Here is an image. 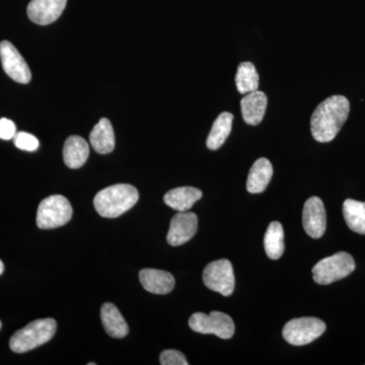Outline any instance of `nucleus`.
<instances>
[{
  "mask_svg": "<svg viewBox=\"0 0 365 365\" xmlns=\"http://www.w3.org/2000/svg\"><path fill=\"white\" fill-rule=\"evenodd\" d=\"M349 113L350 103L347 98L332 96L326 98L312 115V135L318 143H331L347 121Z\"/></svg>",
  "mask_w": 365,
  "mask_h": 365,
  "instance_id": "nucleus-1",
  "label": "nucleus"
},
{
  "mask_svg": "<svg viewBox=\"0 0 365 365\" xmlns=\"http://www.w3.org/2000/svg\"><path fill=\"white\" fill-rule=\"evenodd\" d=\"M139 199L135 187L117 184L101 190L93 199L97 212L103 217L116 218L133 207Z\"/></svg>",
  "mask_w": 365,
  "mask_h": 365,
  "instance_id": "nucleus-2",
  "label": "nucleus"
},
{
  "mask_svg": "<svg viewBox=\"0 0 365 365\" xmlns=\"http://www.w3.org/2000/svg\"><path fill=\"white\" fill-rule=\"evenodd\" d=\"M56 321L53 319H36L14 334L9 347L16 353H25L49 342L56 333Z\"/></svg>",
  "mask_w": 365,
  "mask_h": 365,
  "instance_id": "nucleus-3",
  "label": "nucleus"
},
{
  "mask_svg": "<svg viewBox=\"0 0 365 365\" xmlns=\"http://www.w3.org/2000/svg\"><path fill=\"white\" fill-rule=\"evenodd\" d=\"M354 270L355 261L351 255L339 252L314 266V280L319 285H328L347 277Z\"/></svg>",
  "mask_w": 365,
  "mask_h": 365,
  "instance_id": "nucleus-4",
  "label": "nucleus"
},
{
  "mask_svg": "<svg viewBox=\"0 0 365 365\" xmlns=\"http://www.w3.org/2000/svg\"><path fill=\"white\" fill-rule=\"evenodd\" d=\"M72 206L64 196L52 195L40 203L37 211V225L41 230L63 227L71 220Z\"/></svg>",
  "mask_w": 365,
  "mask_h": 365,
  "instance_id": "nucleus-5",
  "label": "nucleus"
},
{
  "mask_svg": "<svg viewBox=\"0 0 365 365\" xmlns=\"http://www.w3.org/2000/svg\"><path fill=\"white\" fill-rule=\"evenodd\" d=\"M326 331V324L322 319L306 317L290 319L282 331L283 337L289 344L304 346L318 339Z\"/></svg>",
  "mask_w": 365,
  "mask_h": 365,
  "instance_id": "nucleus-6",
  "label": "nucleus"
},
{
  "mask_svg": "<svg viewBox=\"0 0 365 365\" xmlns=\"http://www.w3.org/2000/svg\"><path fill=\"white\" fill-rule=\"evenodd\" d=\"M189 327L194 332L213 334L222 339H230L235 334L232 319L222 312H212L209 314L195 313L189 319Z\"/></svg>",
  "mask_w": 365,
  "mask_h": 365,
  "instance_id": "nucleus-7",
  "label": "nucleus"
},
{
  "mask_svg": "<svg viewBox=\"0 0 365 365\" xmlns=\"http://www.w3.org/2000/svg\"><path fill=\"white\" fill-rule=\"evenodd\" d=\"M203 282L213 292L230 297L234 292L235 278L232 262L227 259L213 261L203 271Z\"/></svg>",
  "mask_w": 365,
  "mask_h": 365,
  "instance_id": "nucleus-8",
  "label": "nucleus"
},
{
  "mask_svg": "<svg viewBox=\"0 0 365 365\" xmlns=\"http://www.w3.org/2000/svg\"><path fill=\"white\" fill-rule=\"evenodd\" d=\"M0 59L2 68L9 78L24 85L30 83L32 79L30 67L18 49L9 41L0 43Z\"/></svg>",
  "mask_w": 365,
  "mask_h": 365,
  "instance_id": "nucleus-9",
  "label": "nucleus"
},
{
  "mask_svg": "<svg viewBox=\"0 0 365 365\" xmlns=\"http://www.w3.org/2000/svg\"><path fill=\"white\" fill-rule=\"evenodd\" d=\"M302 225L304 230L313 239H321L327 228L326 209L319 197L307 199L302 211Z\"/></svg>",
  "mask_w": 365,
  "mask_h": 365,
  "instance_id": "nucleus-10",
  "label": "nucleus"
},
{
  "mask_svg": "<svg viewBox=\"0 0 365 365\" xmlns=\"http://www.w3.org/2000/svg\"><path fill=\"white\" fill-rule=\"evenodd\" d=\"M198 230V218L195 213L178 212L170 220L167 241L173 247L181 246L189 242Z\"/></svg>",
  "mask_w": 365,
  "mask_h": 365,
  "instance_id": "nucleus-11",
  "label": "nucleus"
},
{
  "mask_svg": "<svg viewBox=\"0 0 365 365\" xmlns=\"http://www.w3.org/2000/svg\"><path fill=\"white\" fill-rule=\"evenodd\" d=\"M67 0H32L28 6V16L40 26L50 25L58 20L66 6Z\"/></svg>",
  "mask_w": 365,
  "mask_h": 365,
  "instance_id": "nucleus-12",
  "label": "nucleus"
},
{
  "mask_svg": "<svg viewBox=\"0 0 365 365\" xmlns=\"http://www.w3.org/2000/svg\"><path fill=\"white\" fill-rule=\"evenodd\" d=\"M267 105L268 98L263 91L247 93L241 101L242 119L252 126L260 124L265 116Z\"/></svg>",
  "mask_w": 365,
  "mask_h": 365,
  "instance_id": "nucleus-13",
  "label": "nucleus"
},
{
  "mask_svg": "<svg viewBox=\"0 0 365 365\" xmlns=\"http://www.w3.org/2000/svg\"><path fill=\"white\" fill-rule=\"evenodd\" d=\"M139 280L146 292L155 294H168L174 289L175 278L167 271L158 269H143Z\"/></svg>",
  "mask_w": 365,
  "mask_h": 365,
  "instance_id": "nucleus-14",
  "label": "nucleus"
},
{
  "mask_svg": "<svg viewBox=\"0 0 365 365\" xmlns=\"http://www.w3.org/2000/svg\"><path fill=\"white\" fill-rule=\"evenodd\" d=\"M201 198L202 192L200 190L194 187H179L167 192L163 196V201L178 212H186Z\"/></svg>",
  "mask_w": 365,
  "mask_h": 365,
  "instance_id": "nucleus-15",
  "label": "nucleus"
},
{
  "mask_svg": "<svg viewBox=\"0 0 365 365\" xmlns=\"http://www.w3.org/2000/svg\"><path fill=\"white\" fill-rule=\"evenodd\" d=\"M273 176V167L270 160L265 158H259L250 170L247 190L252 194L265 191Z\"/></svg>",
  "mask_w": 365,
  "mask_h": 365,
  "instance_id": "nucleus-16",
  "label": "nucleus"
},
{
  "mask_svg": "<svg viewBox=\"0 0 365 365\" xmlns=\"http://www.w3.org/2000/svg\"><path fill=\"white\" fill-rule=\"evenodd\" d=\"M90 148L85 138L72 135L66 139L63 146V160L71 169H79L88 160Z\"/></svg>",
  "mask_w": 365,
  "mask_h": 365,
  "instance_id": "nucleus-17",
  "label": "nucleus"
},
{
  "mask_svg": "<svg viewBox=\"0 0 365 365\" xmlns=\"http://www.w3.org/2000/svg\"><path fill=\"white\" fill-rule=\"evenodd\" d=\"M91 145L100 155L111 153L115 148V134L111 122L107 118H102L95 125L90 135Z\"/></svg>",
  "mask_w": 365,
  "mask_h": 365,
  "instance_id": "nucleus-18",
  "label": "nucleus"
},
{
  "mask_svg": "<svg viewBox=\"0 0 365 365\" xmlns=\"http://www.w3.org/2000/svg\"><path fill=\"white\" fill-rule=\"evenodd\" d=\"M101 319L106 332L113 338H124L128 335L129 327L115 304L106 302L101 309Z\"/></svg>",
  "mask_w": 365,
  "mask_h": 365,
  "instance_id": "nucleus-19",
  "label": "nucleus"
},
{
  "mask_svg": "<svg viewBox=\"0 0 365 365\" xmlns=\"http://www.w3.org/2000/svg\"><path fill=\"white\" fill-rule=\"evenodd\" d=\"M234 115L223 112L216 118L210 133H209L206 145L210 150H217L225 144L232 128Z\"/></svg>",
  "mask_w": 365,
  "mask_h": 365,
  "instance_id": "nucleus-20",
  "label": "nucleus"
},
{
  "mask_svg": "<svg viewBox=\"0 0 365 365\" xmlns=\"http://www.w3.org/2000/svg\"><path fill=\"white\" fill-rule=\"evenodd\" d=\"M343 215L352 232L365 235V202L346 199L343 203Z\"/></svg>",
  "mask_w": 365,
  "mask_h": 365,
  "instance_id": "nucleus-21",
  "label": "nucleus"
},
{
  "mask_svg": "<svg viewBox=\"0 0 365 365\" xmlns=\"http://www.w3.org/2000/svg\"><path fill=\"white\" fill-rule=\"evenodd\" d=\"M266 254L272 260H278L284 253V230L280 222L270 223L264 237Z\"/></svg>",
  "mask_w": 365,
  "mask_h": 365,
  "instance_id": "nucleus-22",
  "label": "nucleus"
},
{
  "mask_svg": "<svg viewBox=\"0 0 365 365\" xmlns=\"http://www.w3.org/2000/svg\"><path fill=\"white\" fill-rule=\"evenodd\" d=\"M235 85H237V91L242 95L258 91L259 74L252 62H242L237 67Z\"/></svg>",
  "mask_w": 365,
  "mask_h": 365,
  "instance_id": "nucleus-23",
  "label": "nucleus"
},
{
  "mask_svg": "<svg viewBox=\"0 0 365 365\" xmlns=\"http://www.w3.org/2000/svg\"><path fill=\"white\" fill-rule=\"evenodd\" d=\"M14 145L19 150L25 151H35L39 148L40 143L37 137L26 132H18L14 137Z\"/></svg>",
  "mask_w": 365,
  "mask_h": 365,
  "instance_id": "nucleus-24",
  "label": "nucleus"
},
{
  "mask_svg": "<svg viewBox=\"0 0 365 365\" xmlns=\"http://www.w3.org/2000/svg\"><path fill=\"white\" fill-rule=\"evenodd\" d=\"M160 362L162 365H188L186 357L178 350H165L160 353Z\"/></svg>",
  "mask_w": 365,
  "mask_h": 365,
  "instance_id": "nucleus-25",
  "label": "nucleus"
},
{
  "mask_svg": "<svg viewBox=\"0 0 365 365\" xmlns=\"http://www.w3.org/2000/svg\"><path fill=\"white\" fill-rule=\"evenodd\" d=\"M16 134V124L7 118L0 119V139L11 140Z\"/></svg>",
  "mask_w": 365,
  "mask_h": 365,
  "instance_id": "nucleus-26",
  "label": "nucleus"
},
{
  "mask_svg": "<svg viewBox=\"0 0 365 365\" xmlns=\"http://www.w3.org/2000/svg\"><path fill=\"white\" fill-rule=\"evenodd\" d=\"M4 263H2V261L0 260V275H1L2 273H4Z\"/></svg>",
  "mask_w": 365,
  "mask_h": 365,
  "instance_id": "nucleus-27",
  "label": "nucleus"
},
{
  "mask_svg": "<svg viewBox=\"0 0 365 365\" xmlns=\"http://www.w3.org/2000/svg\"><path fill=\"white\" fill-rule=\"evenodd\" d=\"M0 328H1V322H0Z\"/></svg>",
  "mask_w": 365,
  "mask_h": 365,
  "instance_id": "nucleus-28",
  "label": "nucleus"
}]
</instances>
